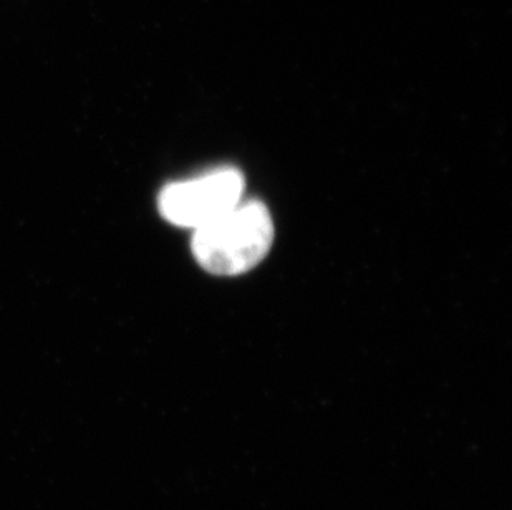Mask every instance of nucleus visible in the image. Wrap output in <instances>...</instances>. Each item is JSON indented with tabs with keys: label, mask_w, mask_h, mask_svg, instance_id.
Masks as SVG:
<instances>
[{
	"label": "nucleus",
	"mask_w": 512,
	"mask_h": 510,
	"mask_svg": "<svg viewBox=\"0 0 512 510\" xmlns=\"http://www.w3.org/2000/svg\"><path fill=\"white\" fill-rule=\"evenodd\" d=\"M274 242L271 212L259 201H241L194 231L193 254L206 272L241 275L261 264Z\"/></svg>",
	"instance_id": "obj_1"
},
{
	"label": "nucleus",
	"mask_w": 512,
	"mask_h": 510,
	"mask_svg": "<svg viewBox=\"0 0 512 510\" xmlns=\"http://www.w3.org/2000/svg\"><path fill=\"white\" fill-rule=\"evenodd\" d=\"M242 191V174L236 168H219L199 178L166 186L158 207L166 221L196 231L241 203Z\"/></svg>",
	"instance_id": "obj_2"
}]
</instances>
